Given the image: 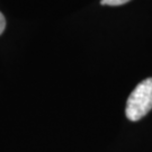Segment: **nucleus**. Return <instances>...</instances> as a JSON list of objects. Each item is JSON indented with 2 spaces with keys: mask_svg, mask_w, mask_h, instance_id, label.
<instances>
[{
  "mask_svg": "<svg viewBox=\"0 0 152 152\" xmlns=\"http://www.w3.org/2000/svg\"><path fill=\"white\" fill-rule=\"evenodd\" d=\"M152 109V78L141 81L131 92L126 102L125 114L132 122L141 120Z\"/></svg>",
  "mask_w": 152,
  "mask_h": 152,
  "instance_id": "nucleus-1",
  "label": "nucleus"
},
{
  "mask_svg": "<svg viewBox=\"0 0 152 152\" xmlns=\"http://www.w3.org/2000/svg\"><path fill=\"white\" fill-rule=\"evenodd\" d=\"M130 0H102V5L105 6H121L126 4Z\"/></svg>",
  "mask_w": 152,
  "mask_h": 152,
  "instance_id": "nucleus-2",
  "label": "nucleus"
},
{
  "mask_svg": "<svg viewBox=\"0 0 152 152\" xmlns=\"http://www.w3.org/2000/svg\"><path fill=\"white\" fill-rule=\"evenodd\" d=\"M6 28V19H5V16L0 12V35L4 33Z\"/></svg>",
  "mask_w": 152,
  "mask_h": 152,
  "instance_id": "nucleus-3",
  "label": "nucleus"
}]
</instances>
